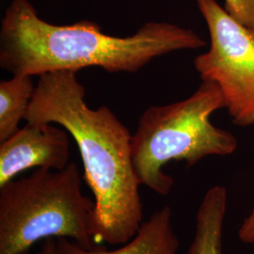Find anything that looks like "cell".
<instances>
[{
  "label": "cell",
  "instance_id": "8",
  "mask_svg": "<svg viewBox=\"0 0 254 254\" xmlns=\"http://www.w3.org/2000/svg\"><path fill=\"white\" fill-rule=\"evenodd\" d=\"M227 190L214 186L204 194L196 214V229L186 254H223L222 236L227 212Z\"/></svg>",
  "mask_w": 254,
  "mask_h": 254
},
{
  "label": "cell",
  "instance_id": "2",
  "mask_svg": "<svg viewBox=\"0 0 254 254\" xmlns=\"http://www.w3.org/2000/svg\"><path fill=\"white\" fill-rule=\"evenodd\" d=\"M205 46L195 31L166 22L146 23L127 37L107 34L89 20L53 25L28 0H12L1 21L0 67L30 76L88 67L136 73L155 58Z\"/></svg>",
  "mask_w": 254,
  "mask_h": 254
},
{
  "label": "cell",
  "instance_id": "12",
  "mask_svg": "<svg viewBox=\"0 0 254 254\" xmlns=\"http://www.w3.org/2000/svg\"><path fill=\"white\" fill-rule=\"evenodd\" d=\"M37 254H61L58 248L57 239L49 238L45 240L42 249L37 253Z\"/></svg>",
  "mask_w": 254,
  "mask_h": 254
},
{
  "label": "cell",
  "instance_id": "1",
  "mask_svg": "<svg viewBox=\"0 0 254 254\" xmlns=\"http://www.w3.org/2000/svg\"><path fill=\"white\" fill-rule=\"evenodd\" d=\"M76 74L57 71L41 75L25 121L59 125L73 136L94 197V241L123 245L143 222L132 135L109 108L88 106Z\"/></svg>",
  "mask_w": 254,
  "mask_h": 254
},
{
  "label": "cell",
  "instance_id": "3",
  "mask_svg": "<svg viewBox=\"0 0 254 254\" xmlns=\"http://www.w3.org/2000/svg\"><path fill=\"white\" fill-rule=\"evenodd\" d=\"M221 109H225V102L219 87L215 82L202 81L185 100L146 109L131 140L132 160L140 185L167 196L174 183L164 172L169 162L185 161L190 167L207 156L234 154L236 136L210 121Z\"/></svg>",
  "mask_w": 254,
  "mask_h": 254
},
{
  "label": "cell",
  "instance_id": "7",
  "mask_svg": "<svg viewBox=\"0 0 254 254\" xmlns=\"http://www.w3.org/2000/svg\"><path fill=\"white\" fill-rule=\"evenodd\" d=\"M57 243L61 254H176L179 249L170 206L155 211L141 223L133 238L116 250L101 247L87 250L67 238H59Z\"/></svg>",
  "mask_w": 254,
  "mask_h": 254
},
{
  "label": "cell",
  "instance_id": "9",
  "mask_svg": "<svg viewBox=\"0 0 254 254\" xmlns=\"http://www.w3.org/2000/svg\"><path fill=\"white\" fill-rule=\"evenodd\" d=\"M36 86L30 75H12L0 82V142L13 135L25 120Z\"/></svg>",
  "mask_w": 254,
  "mask_h": 254
},
{
  "label": "cell",
  "instance_id": "5",
  "mask_svg": "<svg viewBox=\"0 0 254 254\" xmlns=\"http://www.w3.org/2000/svg\"><path fill=\"white\" fill-rule=\"evenodd\" d=\"M210 47L194 60L202 81L215 82L238 127L254 125V31L233 18L216 0H196Z\"/></svg>",
  "mask_w": 254,
  "mask_h": 254
},
{
  "label": "cell",
  "instance_id": "10",
  "mask_svg": "<svg viewBox=\"0 0 254 254\" xmlns=\"http://www.w3.org/2000/svg\"><path fill=\"white\" fill-rule=\"evenodd\" d=\"M224 9L237 22L254 31V0H225Z\"/></svg>",
  "mask_w": 254,
  "mask_h": 254
},
{
  "label": "cell",
  "instance_id": "6",
  "mask_svg": "<svg viewBox=\"0 0 254 254\" xmlns=\"http://www.w3.org/2000/svg\"><path fill=\"white\" fill-rule=\"evenodd\" d=\"M54 125L27 122L0 142V188L27 170L60 171L69 164L68 131Z\"/></svg>",
  "mask_w": 254,
  "mask_h": 254
},
{
  "label": "cell",
  "instance_id": "11",
  "mask_svg": "<svg viewBox=\"0 0 254 254\" xmlns=\"http://www.w3.org/2000/svg\"><path fill=\"white\" fill-rule=\"evenodd\" d=\"M238 237L245 244L254 243V203L238 230Z\"/></svg>",
  "mask_w": 254,
  "mask_h": 254
},
{
  "label": "cell",
  "instance_id": "4",
  "mask_svg": "<svg viewBox=\"0 0 254 254\" xmlns=\"http://www.w3.org/2000/svg\"><path fill=\"white\" fill-rule=\"evenodd\" d=\"M94 200L82 191L75 163L64 170L36 169L0 188V254H27L49 238H67L87 250L94 241Z\"/></svg>",
  "mask_w": 254,
  "mask_h": 254
}]
</instances>
